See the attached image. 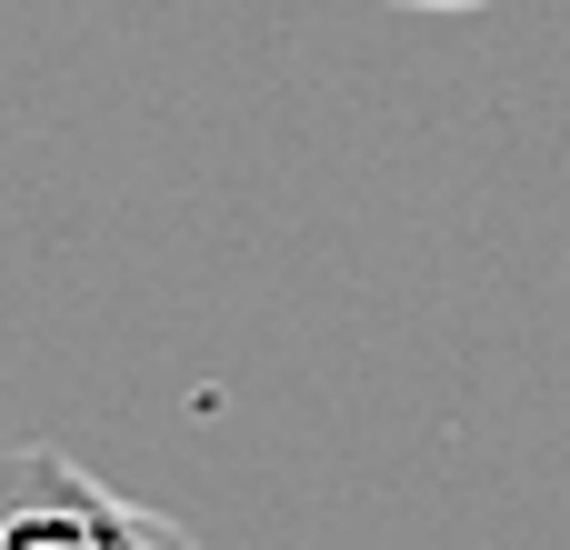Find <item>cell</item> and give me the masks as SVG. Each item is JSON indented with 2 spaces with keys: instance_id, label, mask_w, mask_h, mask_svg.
<instances>
[{
  "instance_id": "obj_2",
  "label": "cell",
  "mask_w": 570,
  "mask_h": 550,
  "mask_svg": "<svg viewBox=\"0 0 570 550\" xmlns=\"http://www.w3.org/2000/svg\"><path fill=\"white\" fill-rule=\"evenodd\" d=\"M401 10H481V0H401Z\"/></svg>"
},
{
  "instance_id": "obj_1",
  "label": "cell",
  "mask_w": 570,
  "mask_h": 550,
  "mask_svg": "<svg viewBox=\"0 0 570 550\" xmlns=\"http://www.w3.org/2000/svg\"><path fill=\"white\" fill-rule=\"evenodd\" d=\"M0 550H200V541L50 441H0Z\"/></svg>"
}]
</instances>
